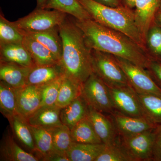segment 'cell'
<instances>
[{
	"label": "cell",
	"instance_id": "cell-26",
	"mask_svg": "<svg viewBox=\"0 0 161 161\" xmlns=\"http://www.w3.org/2000/svg\"><path fill=\"white\" fill-rule=\"evenodd\" d=\"M70 132L73 142L82 143H103L88 115L79 122L70 130Z\"/></svg>",
	"mask_w": 161,
	"mask_h": 161
},
{
	"label": "cell",
	"instance_id": "cell-25",
	"mask_svg": "<svg viewBox=\"0 0 161 161\" xmlns=\"http://www.w3.org/2000/svg\"><path fill=\"white\" fill-rule=\"evenodd\" d=\"M8 119L18 140L32 153L35 152L36 147L33 136L26 119L16 114Z\"/></svg>",
	"mask_w": 161,
	"mask_h": 161
},
{
	"label": "cell",
	"instance_id": "cell-39",
	"mask_svg": "<svg viewBox=\"0 0 161 161\" xmlns=\"http://www.w3.org/2000/svg\"><path fill=\"white\" fill-rule=\"evenodd\" d=\"M121 1L124 6H125L126 7L130 9H133L135 8L137 0H121Z\"/></svg>",
	"mask_w": 161,
	"mask_h": 161
},
{
	"label": "cell",
	"instance_id": "cell-5",
	"mask_svg": "<svg viewBox=\"0 0 161 161\" xmlns=\"http://www.w3.org/2000/svg\"><path fill=\"white\" fill-rule=\"evenodd\" d=\"M67 14L58 10L36 8L26 16L13 22L23 35L45 31L59 26Z\"/></svg>",
	"mask_w": 161,
	"mask_h": 161
},
{
	"label": "cell",
	"instance_id": "cell-29",
	"mask_svg": "<svg viewBox=\"0 0 161 161\" xmlns=\"http://www.w3.org/2000/svg\"><path fill=\"white\" fill-rule=\"evenodd\" d=\"M146 117L156 125L161 124V96L137 94Z\"/></svg>",
	"mask_w": 161,
	"mask_h": 161
},
{
	"label": "cell",
	"instance_id": "cell-34",
	"mask_svg": "<svg viewBox=\"0 0 161 161\" xmlns=\"http://www.w3.org/2000/svg\"><path fill=\"white\" fill-rule=\"evenodd\" d=\"M95 161H132L117 142L113 146H106Z\"/></svg>",
	"mask_w": 161,
	"mask_h": 161
},
{
	"label": "cell",
	"instance_id": "cell-32",
	"mask_svg": "<svg viewBox=\"0 0 161 161\" xmlns=\"http://www.w3.org/2000/svg\"><path fill=\"white\" fill-rule=\"evenodd\" d=\"M73 142L69 127L63 125L53 129V151L67 153Z\"/></svg>",
	"mask_w": 161,
	"mask_h": 161
},
{
	"label": "cell",
	"instance_id": "cell-41",
	"mask_svg": "<svg viewBox=\"0 0 161 161\" xmlns=\"http://www.w3.org/2000/svg\"><path fill=\"white\" fill-rule=\"evenodd\" d=\"M154 22L156 24H158L159 26H161V10H159L156 15Z\"/></svg>",
	"mask_w": 161,
	"mask_h": 161
},
{
	"label": "cell",
	"instance_id": "cell-36",
	"mask_svg": "<svg viewBox=\"0 0 161 161\" xmlns=\"http://www.w3.org/2000/svg\"><path fill=\"white\" fill-rule=\"evenodd\" d=\"M152 161H161V124L158 125L154 130Z\"/></svg>",
	"mask_w": 161,
	"mask_h": 161
},
{
	"label": "cell",
	"instance_id": "cell-23",
	"mask_svg": "<svg viewBox=\"0 0 161 161\" xmlns=\"http://www.w3.org/2000/svg\"><path fill=\"white\" fill-rule=\"evenodd\" d=\"M26 35L34 38L47 47L60 62L62 57L63 44L59 33V26L45 31L31 33Z\"/></svg>",
	"mask_w": 161,
	"mask_h": 161
},
{
	"label": "cell",
	"instance_id": "cell-28",
	"mask_svg": "<svg viewBox=\"0 0 161 161\" xmlns=\"http://www.w3.org/2000/svg\"><path fill=\"white\" fill-rule=\"evenodd\" d=\"M0 110L7 119L18 114L16 88L0 81Z\"/></svg>",
	"mask_w": 161,
	"mask_h": 161
},
{
	"label": "cell",
	"instance_id": "cell-16",
	"mask_svg": "<svg viewBox=\"0 0 161 161\" xmlns=\"http://www.w3.org/2000/svg\"><path fill=\"white\" fill-rule=\"evenodd\" d=\"M89 106L82 95H80L69 104L61 109L60 120L63 125L72 130L88 115Z\"/></svg>",
	"mask_w": 161,
	"mask_h": 161
},
{
	"label": "cell",
	"instance_id": "cell-1",
	"mask_svg": "<svg viewBox=\"0 0 161 161\" xmlns=\"http://www.w3.org/2000/svg\"><path fill=\"white\" fill-rule=\"evenodd\" d=\"M83 33L87 46L130 60L147 69L150 59L147 52L121 32L101 25L92 19L75 20Z\"/></svg>",
	"mask_w": 161,
	"mask_h": 161
},
{
	"label": "cell",
	"instance_id": "cell-17",
	"mask_svg": "<svg viewBox=\"0 0 161 161\" xmlns=\"http://www.w3.org/2000/svg\"><path fill=\"white\" fill-rule=\"evenodd\" d=\"M65 75L60 63L36 66L31 69L27 78V85L42 86Z\"/></svg>",
	"mask_w": 161,
	"mask_h": 161
},
{
	"label": "cell",
	"instance_id": "cell-11",
	"mask_svg": "<svg viewBox=\"0 0 161 161\" xmlns=\"http://www.w3.org/2000/svg\"><path fill=\"white\" fill-rule=\"evenodd\" d=\"M161 6V0H137L134 9L136 24L146 45L148 31L153 24Z\"/></svg>",
	"mask_w": 161,
	"mask_h": 161
},
{
	"label": "cell",
	"instance_id": "cell-35",
	"mask_svg": "<svg viewBox=\"0 0 161 161\" xmlns=\"http://www.w3.org/2000/svg\"><path fill=\"white\" fill-rule=\"evenodd\" d=\"M146 69L161 89V61L151 59Z\"/></svg>",
	"mask_w": 161,
	"mask_h": 161
},
{
	"label": "cell",
	"instance_id": "cell-20",
	"mask_svg": "<svg viewBox=\"0 0 161 161\" xmlns=\"http://www.w3.org/2000/svg\"><path fill=\"white\" fill-rule=\"evenodd\" d=\"M1 161H39L40 159L33 153L25 151L11 136L7 134L1 145Z\"/></svg>",
	"mask_w": 161,
	"mask_h": 161
},
{
	"label": "cell",
	"instance_id": "cell-19",
	"mask_svg": "<svg viewBox=\"0 0 161 161\" xmlns=\"http://www.w3.org/2000/svg\"><path fill=\"white\" fill-rule=\"evenodd\" d=\"M61 108L57 106L40 107L26 119L30 125L55 128L63 125L60 120Z\"/></svg>",
	"mask_w": 161,
	"mask_h": 161
},
{
	"label": "cell",
	"instance_id": "cell-24",
	"mask_svg": "<svg viewBox=\"0 0 161 161\" xmlns=\"http://www.w3.org/2000/svg\"><path fill=\"white\" fill-rule=\"evenodd\" d=\"M43 9L58 10L72 15L76 19H92L78 0H48Z\"/></svg>",
	"mask_w": 161,
	"mask_h": 161
},
{
	"label": "cell",
	"instance_id": "cell-30",
	"mask_svg": "<svg viewBox=\"0 0 161 161\" xmlns=\"http://www.w3.org/2000/svg\"><path fill=\"white\" fill-rule=\"evenodd\" d=\"M24 35L15 26L13 22L6 19L1 13L0 44L23 43Z\"/></svg>",
	"mask_w": 161,
	"mask_h": 161
},
{
	"label": "cell",
	"instance_id": "cell-22",
	"mask_svg": "<svg viewBox=\"0 0 161 161\" xmlns=\"http://www.w3.org/2000/svg\"><path fill=\"white\" fill-rule=\"evenodd\" d=\"M34 141L35 155L42 161L43 158L53 151V129L30 125Z\"/></svg>",
	"mask_w": 161,
	"mask_h": 161
},
{
	"label": "cell",
	"instance_id": "cell-3",
	"mask_svg": "<svg viewBox=\"0 0 161 161\" xmlns=\"http://www.w3.org/2000/svg\"><path fill=\"white\" fill-rule=\"evenodd\" d=\"M78 1L88 13L92 19L103 26L118 31L127 35L147 53L146 45L136 24L133 9L124 5L116 8L109 7L93 0Z\"/></svg>",
	"mask_w": 161,
	"mask_h": 161
},
{
	"label": "cell",
	"instance_id": "cell-27",
	"mask_svg": "<svg viewBox=\"0 0 161 161\" xmlns=\"http://www.w3.org/2000/svg\"><path fill=\"white\" fill-rule=\"evenodd\" d=\"M82 85L64 76L60 84L56 106L62 109L81 95Z\"/></svg>",
	"mask_w": 161,
	"mask_h": 161
},
{
	"label": "cell",
	"instance_id": "cell-33",
	"mask_svg": "<svg viewBox=\"0 0 161 161\" xmlns=\"http://www.w3.org/2000/svg\"><path fill=\"white\" fill-rule=\"evenodd\" d=\"M64 76L65 75L50 83L40 86L42 97L40 107L56 105L60 84Z\"/></svg>",
	"mask_w": 161,
	"mask_h": 161
},
{
	"label": "cell",
	"instance_id": "cell-10",
	"mask_svg": "<svg viewBox=\"0 0 161 161\" xmlns=\"http://www.w3.org/2000/svg\"><path fill=\"white\" fill-rule=\"evenodd\" d=\"M109 115L119 136L136 135L152 130L158 125L145 117L127 116L116 111Z\"/></svg>",
	"mask_w": 161,
	"mask_h": 161
},
{
	"label": "cell",
	"instance_id": "cell-37",
	"mask_svg": "<svg viewBox=\"0 0 161 161\" xmlns=\"http://www.w3.org/2000/svg\"><path fill=\"white\" fill-rule=\"evenodd\" d=\"M42 161H70L67 153L52 151L43 158Z\"/></svg>",
	"mask_w": 161,
	"mask_h": 161
},
{
	"label": "cell",
	"instance_id": "cell-40",
	"mask_svg": "<svg viewBox=\"0 0 161 161\" xmlns=\"http://www.w3.org/2000/svg\"><path fill=\"white\" fill-rule=\"evenodd\" d=\"M37 8L43 9L48 0H36Z\"/></svg>",
	"mask_w": 161,
	"mask_h": 161
},
{
	"label": "cell",
	"instance_id": "cell-7",
	"mask_svg": "<svg viewBox=\"0 0 161 161\" xmlns=\"http://www.w3.org/2000/svg\"><path fill=\"white\" fill-rule=\"evenodd\" d=\"M114 56L125 74L130 86L137 94H153L161 96V89L147 70L130 60Z\"/></svg>",
	"mask_w": 161,
	"mask_h": 161
},
{
	"label": "cell",
	"instance_id": "cell-15",
	"mask_svg": "<svg viewBox=\"0 0 161 161\" xmlns=\"http://www.w3.org/2000/svg\"><path fill=\"white\" fill-rule=\"evenodd\" d=\"M0 60L26 67L36 66L23 43L0 44Z\"/></svg>",
	"mask_w": 161,
	"mask_h": 161
},
{
	"label": "cell",
	"instance_id": "cell-13",
	"mask_svg": "<svg viewBox=\"0 0 161 161\" xmlns=\"http://www.w3.org/2000/svg\"><path fill=\"white\" fill-rule=\"evenodd\" d=\"M88 117L103 143L107 146L116 143L118 136L110 115L106 116L89 106Z\"/></svg>",
	"mask_w": 161,
	"mask_h": 161
},
{
	"label": "cell",
	"instance_id": "cell-21",
	"mask_svg": "<svg viewBox=\"0 0 161 161\" xmlns=\"http://www.w3.org/2000/svg\"><path fill=\"white\" fill-rule=\"evenodd\" d=\"M105 144L73 142L67 152L70 161H95L106 148Z\"/></svg>",
	"mask_w": 161,
	"mask_h": 161
},
{
	"label": "cell",
	"instance_id": "cell-38",
	"mask_svg": "<svg viewBox=\"0 0 161 161\" xmlns=\"http://www.w3.org/2000/svg\"><path fill=\"white\" fill-rule=\"evenodd\" d=\"M93 1L104 6L113 7V8L119 7L123 5L121 0H93Z\"/></svg>",
	"mask_w": 161,
	"mask_h": 161
},
{
	"label": "cell",
	"instance_id": "cell-18",
	"mask_svg": "<svg viewBox=\"0 0 161 161\" xmlns=\"http://www.w3.org/2000/svg\"><path fill=\"white\" fill-rule=\"evenodd\" d=\"M23 43L36 66L60 63L55 55L43 44L28 35H24Z\"/></svg>",
	"mask_w": 161,
	"mask_h": 161
},
{
	"label": "cell",
	"instance_id": "cell-14",
	"mask_svg": "<svg viewBox=\"0 0 161 161\" xmlns=\"http://www.w3.org/2000/svg\"><path fill=\"white\" fill-rule=\"evenodd\" d=\"M32 68L12 62L1 61L0 79L15 88L23 87L26 85L27 78Z\"/></svg>",
	"mask_w": 161,
	"mask_h": 161
},
{
	"label": "cell",
	"instance_id": "cell-31",
	"mask_svg": "<svg viewBox=\"0 0 161 161\" xmlns=\"http://www.w3.org/2000/svg\"><path fill=\"white\" fill-rule=\"evenodd\" d=\"M146 46L150 59L161 61V27L155 23L147 33Z\"/></svg>",
	"mask_w": 161,
	"mask_h": 161
},
{
	"label": "cell",
	"instance_id": "cell-4",
	"mask_svg": "<svg viewBox=\"0 0 161 161\" xmlns=\"http://www.w3.org/2000/svg\"><path fill=\"white\" fill-rule=\"evenodd\" d=\"M93 73L109 88L130 86L125 74L113 55L91 49Z\"/></svg>",
	"mask_w": 161,
	"mask_h": 161
},
{
	"label": "cell",
	"instance_id": "cell-9",
	"mask_svg": "<svg viewBox=\"0 0 161 161\" xmlns=\"http://www.w3.org/2000/svg\"><path fill=\"white\" fill-rule=\"evenodd\" d=\"M109 89L115 111L127 116L147 118L137 93L131 86Z\"/></svg>",
	"mask_w": 161,
	"mask_h": 161
},
{
	"label": "cell",
	"instance_id": "cell-2",
	"mask_svg": "<svg viewBox=\"0 0 161 161\" xmlns=\"http://www.w3.org/2000/svg\"><path fill=\"white\" fill-rule=\"evenodd\" d=\"M59 29L63 44L60 64L65 76L82 85L93 73L91 49L75 20L66 18Z\"/></svg>",
	"mask_w": 161,
	"mask_h": 161
},
{
	"label": "cell",
	"instance_id": "cell-6",
	"mask_svg": "<svg viewBox=\"0 0 161 161\" xmlns=\"http://www.w3.org/2000/svg\"><path fill=\"white\" fill-rule=\"evenodd\" d=\"M81 95L98 112L109 115L115 111L109 87L94 73L82 85Z\"/></svg>",
	"mask_w": 161,
	"mask_h": 161
},
{
	"label": "cell",
	"instance_id": "cell-42",
	"mask_svg": "<svg viewBox=\"0 0 161 161\" xmlns=\"http://www.w3.org/2000/svg\"><path fill=\"white\" fill-rule=\"evenodd\" d=\"M159 10H161V7H160V9Z\"/></svg>",
	"mask_w": 161,
	"mask_h": 161
},
{
	"label": "cell",
	"instance_id": "cell-8",
	"mask_svg": "<svg viewBox=\"0 0 161 161\" xmlns=\"http://www.w3.org/2000/svg\"><path fill=\"white\" fill-rule=\"evenodd\" d=\"M155 129L130 136H118L117 143L132 161H152Z\"/></svg>",
	"mask_w": 161,
	"mask_h": 161
},
{
	"label": "cell",
	"instance_id": "cell-12",
	"mask_svg": "<svg viewBox=\"0 0 161 161\" xmlns=\"http://www.w3.org/2000/svg\"><path fill=\"white\" fill-rule=\"evenodd\" d=\"M16 92L18 114L26 119L40 107L41 87L27 85L16 88Z\"/></svg>",
	"mask_w": 161,
	"mask_h": 161
}]
</instances>
